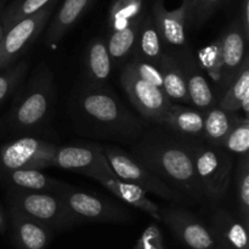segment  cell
<instances>
[{
	"label": "cell",
	"instance_id": "cell-1",
	"mask_svg": "<svg viewBox=\"0 0 249 249\" xmlns=\"http://www.w3.org/2000/svg\"><path fill=\"white\" fill-rule=\"evenodd\" d=\"M131 156L189 201L197 203L203 198L194 158L184 140L145 139L134 146Z\"/></svg>",
	"mask_w": 249,
	"mask_h": 249
},
{
	"label": "cell",
	"instance_id": "cell-2",
	"mask_svg": "<svg viewBox=\"0 0 249 249\" xmlns=\"http://www.w3.org/2000/svg\"><path fill=\"white\" fill-rule=\"evenodd\" d=\"M77 105L83 117L104 133L133 140L142 134V123L106 88L88 85L78 95Z\"/></svg>",
	"mask_w": 249,
	"mask_h": 249
},
{
	"label": "cell",
	"instance_id": "cell-3",
	"mask_svg": "<svg viewBox=\"0 0 249 249\" xmlns=\"http://www.w3.org/2000/svg\"><path fill=\"white\" fill-rule=\"evenodd\" d=\"M53 100V75L48 67L40 66L12 106L7 124L17 133H27L40 128L50 114Z\"/></svg>",
	"mask_w": 249,
	"mask_h": 249
},
{
	"label": "cell",
	"instance_id": "cell-4",
	"mask_svg": "<svg viewBox=\"0 0 249 249\" xmlns=\"http://www.w3.org/2000/svg\"><path fill=\"white\" fill-rule=\"evenodd\" d=\"M194 158L195 170L203 196L218 202L226 196L232 181L233 155L220 146L198 142V139H182Z\"/></svg>",
	"mask_w": 249,
	"mask_h": 249
},
{
	"label": "cell",
	"instance_id": "cell-5",
	"mask_svg": "<svg viewBox=\"0 0 249 249\" xmlns=\"http://www.w3.org/2000/svg\"><path fill=\"white\" fill-rule=\"evenodd\" d=\"M6 192L7 204L17 207L53 232L67 231L80 224L57 195L15 189H7Z\"/></svg>",
	"mask_w": 249,
	"mask_h": 249
},
{
	"label": "cell",
	"instance_id": "cell-6",
	"mask_svg": "<svg viewBox=\"0 0 249 249\" xmlns=\"http://www.w3.org/2000/svg\"><path fill=\"white\" fill-rule=\"evenodd\" d=\"M55 195L60 197L80 224H124L131 223L134 219L130 212L122 204L96 194L74 189L67 184Z\"/></svg>",
	"mask_w": 249,
	"mask_h": 249
},
{
	"label": "cell",
	"instance_id": "cell-7",
	"mask_svg": "<svg viewBox=\"0 0 249 249\" xmlns=\"http://www.w3.org/2000/svg\"><path fill=\"white\" fill-rule=\"evenodd\" d=\"M102 152L114 174L121 179L141 187L147 194L155 195L172 203L179 204L189 201L181 192L169 186L167 182L138 162L133 156L124 152L121 148L114 146H102Z\"/></svg>",
	"mask_w": 249,
	"mask_h": 249
},
{
	"label": "cell",
	"instance_id": "cell-8",
	"mask_svg": "<svg viewBox=\"0 0 249 249\" xmlns=\"http://www.w3.org/2000/svg\"><path fill=\"white\" fill-rule=\"evenodd\" d=\"M57 2L58 0H51L40 11L16 22L4 31L0 40V70L14 65L26 53L50 21Z\"/></svg>",
	"mask_w": 249,
	"mask_h": 249
},
{
	"label": "cell",
	"instance_id": "cell-9",
	"mask_svg": "<svg viewBox=\"0 0 249 249\" xmlns=\"http://www.w3.org/2000/svg\"><path fill=\"white\" fill-rule=\"evenodd\" d=\"M56 145L33 136H23L0 146V175L17 169L51 167Z\"/></svg>",
	"mask_w": 249,
	"mask_h": 249
},
{
	"label": "cell",
	"instance_id": "cell-10",
	"mask_svg": "<svg viewBox=\"0 0 249 249\" xmlns=\"http://www.w3.org/2000/svg\"><path fill=\"white\" fill-rule=\"evenodd\" d=\"M121 84L133 106L143 118L160 123L173 104L162 88L141 79L130 63L123 67L121 73Z\"/></svg>",
	"mask_w": 249,
	"mask_h": 249
},
{
	"label": "cell",
	"instance_id": "cell-11",
	"mask_svg": "<svg viewBox=\"0 0 249 249\" xmlns=\"http://www.w3.org/2000/svg\"><path fill=\"white\" fill-rule=\"evenodd\" d=\"M160 221L187 249H215L208 224L182 207H165L160 211Z\"/></svg>",
	"mask_w": 249,
	"mask_h": 249
},
{
	"label": "cell",
	"instance_id": "cell-12",
	"mask_svg": "<svg viewBox=\"0 0 249 249\" xmlns=\"http://www.w3.org/2000/svg\"><path fill=\"white\" fill-rule=\"evenodd\" d=\"M172 53L175 56L184 73L190 105L202 112H206L211 107L215 106L216 99L211 83L206 79L198 60L192 55L189 46L177 49Z\"/></svg>",
	"mask_w": 249,
	"mask_h": 249
},
{
	"label": "cell",
	"instance_id": "cell-13",
	"mask_svg": "<svg viewBox=\"0 0 249 249\" xmlns=\"http://www.w3.org/2000/svg\"><path fill=\"white\" fill-rule=\"evenodd\" d=\"M87 177L106 187L109 192H112L121 201L140 209L141 212L152 216V219H155L156 221H160V208L158 207V204H156L155 202L148 198L147 192L143 191L141 187L117 177L109 165L89 173Z\"/></svg>",
	"mask_w": 249,
	"mask_h": 249
},
{
	"label": "cell",
	"instance_id": "cell-14",
	"mask_svg": "<svg viewBox=\"0 0 249 249\" xmlns=\"http://www.w3.org/2000/svg\"><path fill=\"white\" fill-rule=\"evenodd\" d=\"M7 221L16 249H46L53 240V231L51 229L12 204H9L7 208Z\"/></svg>",
	"mask_w": 249,
	"mask_h": 249
},
{
	"label": "cell",
	"instance_id": "cell-15",
	"mask_svg": "<svg viewBox=\"0 0 249 249\" xmlns=\"http://www.w3.org/2000/svg\"><path fill=\"white\" fill-rule=\"evenodd\" d=\"M249 38L243 31L240 16L236 17L221 36V56H223V77L218 99L229 87L242 65L247 53Z\"/></svg>",
	"mask_w": 249,
	"mask_h": 249
},
{
	"label": "cell",
	"instance_id": "cell-16",
	"mask_svg": "<svg viewBox=\"0 0 249 249\" xmlns=\"http://www.w3.org/2000/svg\"><path fill=\"white\" fill-rule=\"evenodd\" d=\"M101 145L56 146L51 157V167L72 170L87 177L89 173L108 167Z\"/></svg>",
	"mask_w": 249,
	"mask_h": 249
},
{
	"label": "cell",
	"instance_id": "cell-17",
	"mask_svg": "<svg viewBox=\"0 0 249 249\" xmlns=\"http://www.w3.org/2000/svg\"><path fill=\"white\" fill-rule=\"evenodd\" d=\"M215 241V249H249L248 229L238 214L226 208L213 212L208 223Z\"/></svg>",
	"mask_w": 249,
	"mask_h": 249
},
{
	"label": "cell",
	"instance_id": "cell-18",
	"mask_svg": "<svg viewBox=\"0 0 249 249\" xmlns=\"http://www.w3.org/2000/svg\"><path fill=\"white\" fill-rule=\"evenodd\" d=\"M151 15L163 44L174 49H181L187 45L185 34L187 15L184 5L181 4L178 9L169 11L165 9L163 0H155Z\"/></svg>",
	"mask_w": 249,
	"mask_h": 249
},
{
	"label": "cell",
	"instance_id": "cell-19",
	"mask_svg": "<svg viewBox=\"0 0 249 249\" xmlns=\"http://www.w3.org/2000/svg\"><path fill=\"white\" fill-rule=\"evenodd\" d=\"M96 0H63L49 23L45 41L55 46L84 17Z\"/></svg>",
	"mask_w": 249,
	"mask_h": 249
},
{
	"label": "cell",
	"instance_id": "cell-20",
	"mask_svg": "<svg viewBox=\"0 0 249 249\" xmlns=\"http://www.w3.org/2000/svg\"><path fill=\"white\" fill-rule=\"evenodd\" d=\"M112 66L113 62L107 49L106 39L95 38L90 40L84 56L85 75L89 87L106 88Z\"/></svg>",
	"mask_w": 249,
	"mask_h": 249
},
{
	"label": "cell",
	"instance_id": "cell-21",
	"mask_svg": "<svg viewBox=\"0 0 249 249\" xmlns=\"http://www.w3.org/2000/svg\"><path fill=\"white\" fill-rule=\"evenodd\" d=\"M160 124L175 131L182 138L201 139L203 138L204 113L194 107L172 104Z\"/></svg>",
	"mask_w": 249,
	"mask_h": 249
},
{
	"label": "cell",
	"instance_id": "cell-22",
	"mask_svg": "<svg viewBox=\"0 0 249 249\" xmlns=\"http://www.w3.org/2000/svg\"><path fill=\"white\" fill-rule=\"evenodd\" d=\"M215 106L226 111L242 113L248 118L249 114V55L246 56L229 87L216 99Z\"/></svg>",
	"mask_w": 249,
	"mask_h": 249
},
{
	"label": "cell",
	"instance_id": "cell-23",
	"mask_svg": "<svg viewBox=\"0 0 249 249\" xmlns=\"http://www.w3.org/2000/svg\"><path fill=\"white\" fill-rule=\"evenodd\" d=\"M0 184L7 189L23 191L51 192L62 189L66 182L55 180L40 172V169H17L0 175Z\"/></svg>",
	"mask_w": 249,
	"mask_h": 249
},
{
	"label": "cell",
	"instance_id": "cell-24",
	"mask_svg": "<svg viewBox=\"0 0 249 249\" xmlns=\"http://www.w3.org/2000/svg\"><path fill=\"white\" fill-rule=\"evenodd\" d=\"M157 67L162 74V89L170 101L190 105L184 73L175 56L172 53H164L158 61Z\"/></svg>",
	"mask_w": 249,
	"mask_h": 249
},
{
	"label": "cell",
	"instance_id": "cell-25",
	"mask_svg": "<svg viewBox=\"0 0 249 249\" xmlns=\"http://www.w3.org/2000/svg\"><path fill=\"white\" fill-rule=\"evenodd\" d=\"M135 58L157 65L164 53V46L151 14H145L139 27L135 43Z\"/></svg>",
	"mask_w": 249,
	"mask_h": 249
},
{
	"label": "cell",
	"instance_id": "cell-26",
	"mask_svg": "<svg viewBox=\"0 0 249 249\" xmlns=\"http://www.w3.org/2000/svg\"><path fill=\"white\" fill-rule=\"evenodd\" d=\"M204 113L203 138L211 145H223L226 135L230 133L232 126L241 119V113L226 111L218 106H213Z\"/></svg>",
	"mask_w": 249,
	"mask_h": 249
},
{
	"label": "cell",
	"instance_id": "cell-27",
	"mask_svg": "<svg viewBox=\"0 0 249 249\" xmlns=\"http://www.w3.org/2000/svg\"><path fill=\"white\" fill-rule=\"evenodd\" d=\"M143 15L141 17H139L138 19L131 22V23L124 26L123 28L109 31V36L106 43L108 53L111 55L112 62H123L130 55L131 51L134 50L139 27H140L141 21H142Z\"/></svg>",
	"mask_w": 249,
	"mask_h": 249
},
{
	"label": "cell",
	"instance_id": "cell-28",
	"mask_svg": "<svg viewBox=\"0 0 249 249\" xmlns=\"http://www.w3.org/2000/svg\"><path fill=\"white\" fill-rule=\"evenodd\" d=\"M238 216L249 228V153L240 156L233 169Z\"/></svg>",
	"mask_w": 249,
	"mask_h": 249
},
{
	"label": "cell",
	"instance_id": "cell-29",
	"mask_svg": "<svg viewBox=\"0 0 249 249\" xmlns=\"http://www.w3.org/2000/svg\"><path fill=\"white\" fill-rule=\"evenodd\" d=\"M199 66L203 71L208 73L212 79V89H213L215 99L219 94L223 77V56H221V36L216 40L207 45L199 51L198 56Z\"/></svg>",
	"mask_w": 249,
	"mask_h": 249
},
{
	"label": "cell",
	"instance_id": "cell-30",
	"mask_svg": "<svg viewBox=\"0 0 249 249\" xmlns=\"http://www.w3.org/2000/svg\"><path fill=\"white\" fill-rule=\"evenodd\" d=\"M145 0H114L108 14L109 31L123 28L145 14Z\"/></svg>",
	"mask_w": 249,
	"mask_h": 249
},
{
	"label": "cell",
	"instance_id": "cell-31",
	"mask_svg": "<svg viewBox=\"0 0 249 249\" xmlns=\"http://www.w3.org/2000/svg\"><path fill=\"white\" fill-rule=\"evenodd\" d=\"M51 0H15L5 9V11L0 16L2 28L4 31H6L16 22L40 11Z\"/></svg>",
	"mask_w": 249,
	"mask_h": 249
},
{
	"label": "cell",
	"instance_id": "cell-32",
	"mask_svg": "<svg viewBox=\"0 0 249 249\" xmlns=\"http://www.w3.org/2000/svg\"><path fill=\"white\" fill-rule=\"evenodd\" d=\"M28 67V61L21 60L4 70H0V105L21 84L26 77Z\"/></svg>",
	"mask_w": 249,
	"mask_h": 249
},
{
	"label": "cell",
	"instance_id": "cell-33",
	"mask_svg": "<svg viewBox=\"0 0 249 249\" xmlns=\"http://www.w3.org/2000/svg\"><path fill=\"white\" fill-rule=\"evenodd\" d=\"M221 147L232 155L242 156L249 151V119L241 117L226 135Z\"/></svg>",
	"mask_w": 249,
	"mask_h": 249
},
{
	"label": "cell",
	"instance_id": "cell-34",
	"mask_svg": "<svg viewBox=\"0 0 249 249\" xmlns=\"http://www.w3.org/2000/svg\"><path fill=\"white\" fill-rule=\"evenodd\" d=\"M225 0H198L192 18L189 24L195 28H201L208 22V19L220 9Z\"/></svg>",
	"mask_w": 249,
	"mask_h": 249
},
{
	"label": "cell",
	"instance_id": "cell-35",
	"mask_svg": "<svg viewBox=\"0 0 249 249\" xmlns=\"http://www.w3.org/2000/svg\"><path fill=\"white\" fill-rule=\"evenodd\" d=\"M134 249H165L164 237L160 226L151 223L142 231Z\"/></svg>",
	"mask_w": 249,
	"mask_h": 249
},
{
	"label": "cell",
	"instance_id": "cell-36",
	"mask_svg": "<svg viewBox=\"0 0 249 249\" xmlns=\"http://www.w3.org/2000/svg\"><path fill=\"white\" fill-rule=\"evenodd\" d=\"M130 65L131 67L134 68V71L136 72V74H138L141 79L150 83V84L156 85V87L158 88L163 87L162 74H160L157 65H153V63L146 62V61L142 60H136V58H134V61H131Z\"/></svg>",
	"mask_w": 249,
	"mask_h": 249
},
{
	"label": "cell",
	"instance_id": "cell-37",
	"mask_svg": "<svg viewBox=\"0 0 249 249\" xmlns=\"http://www.w3.org/2000/svg\"><path fill=\"white\" fill-rule=\"evenodd\" d=\"M238 16H240L243 31H245L246 36L249 38V0H242Z\"/></svg>",
	"mask_w": 249,
	"mask_h": 249
},
{
	"label": "cell",
	"instance_id": "cell-38",
	"mask_svg": "<svg viewBox=\"0 0 249 249\" xmlns=\"http://www.w3.org/2000/svg\"><path fill=\"white\" fill-rule=\"evenodd\" d=\"M197 2L198 0H182L181 4L186 7V15H187V23H190L192 18V15H194L195 9L197 6Z\"/></svg>",
	"mask_w": 249,
	"mask_h": 249
},
{
	"label": "cell",
	"instance_id": "cell-39",
	"mask_svg": "<svg viewBox=\"0 0 249 249\" xmlns=\"http://www.w3.org/2000/svg\"><path fill=\"white\" fill-rule=\"evenodd\" d=\"M7 226V212L0 204V233H4Z\"/></svg>",
	"mask_w": 249,
	"mask_h": 249
},
{
	"label": "cell",
	"instance_id": "cell-40",
	"mask_svg": "<svg viewBox=\"0 0 249 249\" xmlns=\"http://www.w3.org/2000/svg\"><path fill=\"white\" fill-rule=\"evenodd\" d=\"M2 36H4V28H2V24H1V21H0V40H1Z\"/></svg>",
	"mask_w": 249,
	"mask_h": 249
},
{
	"label": "cell",
	"instance_id": "cell-41",
	"mask_svg": "<svg viewBox=\"0 0 249 249\" xmlns=\"http://www.w3.org/2000/svg\"><path fill=\"white\" fill-rule=\"evenodd\" d=\"M163 1H164V0H163Z\"/></svg>",
	"mask_w": 249,
	"mask_h": 249
}]
</instances>
